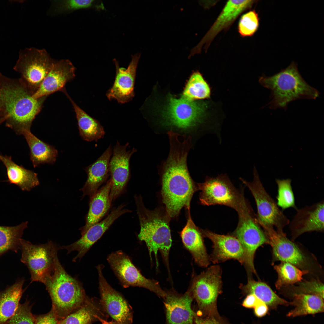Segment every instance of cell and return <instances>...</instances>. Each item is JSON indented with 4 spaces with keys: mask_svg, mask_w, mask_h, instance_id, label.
Returning <instances> with one entry per match:
<instances>
[{
    "mask_svg": "<svg viewBox=\"0 0 324 324\" xmlns=\"http://www.w3.org/2000/svg\"><path fill=\"white\" fill-rule=\"evenodd\" d=\"M170 143L169 154L162 170L161 194L171 219L178 216L183 207L190 209L193 196L198 189L190 176L187 163L191 143L177 138L171 139Z\"/></svg>",
    "mask_w": 324,
    "mask_h": 324,
    "instance_id": "obj_1",
    "label": "cell"
},
{
    "mask_svg": "<svg viewBox=\"0 0 324 324\" xmlns=\"http://www.w3.org/2000/svg\"><path fill=\"white\" fill-rule=\"evenodd\" d=\"M33 94L20 78H10L0 73V124L5 122L19 135L30 130L46 98H36Z\"/></svg>",
    "mask_w": 324,
    "mask_h": 324,
    "instance_id": "obj_2",
    "label": "cell"
},
{
    "mask_svg": "<svg viewBox=\"0 0 324 324\" xmlns=\"http://www.w3.org/2000/svg\"><path fill=\"white\" fill-rule=\"evenodd\" d=\"M134 198L140 228L138 238L146 244L151 261L152 254H154L157 268L159 265L157 254L159 251L168 269L169 254L172 243L170 227L171 219L165 207L151 210L145 207L141 196L135 195Z\"/></svg>",
    "mask_w": 324,
    "mask_h": 324,
    "instance_id": "obj_3",
    "label": "cell"
},
{
    "mask_svg": "<svg viewBox=\"0 0 324 324\" xmlns=\"http://www.w3.org/2000/svg\"><path fill=\"white\" fill-rule=\"evenodd\" d=\"M259 82L271 92L269 107L286 110L288 104L299 99H315L319 95L318 91L309 85L303 78L297 65L292 62L287 68L273 76L263 75Z\"/></svg>",
    "mask_w": 324,
    "mask_h": 324,
    "instance_id": "obj_4",
    "label": "cell"
},
{
    "mask_svg": "<svg viewBox=\"0 0 324 324\" xmlns=\"http://www.w3.org/2000/svg\"><path fill=\"white\" fill-rule=\"evenodd\" d=\"M44 284L59 320L81 306L87 297L82 284L66 271L58 258L54 273Z\"/></svg>",
    "mask_w": 324,
    "mask_h": 324,
    "instance_id": "obj_5",
    "label": "cell"
},
{
    "mask_svg": "<svg viewBox=\"0 0 324 324\" xmlns=\"http://www.w3.org/2000/svg\"><path fill=\"white\" fill-rule=\"evenodd\" d=\"M197 185L201 191L199 199L202 205L225 206L235 209L238 214L250 206L242 192L234 186L226 174L215 177L207 176L204 182Z\"/></svg>",
    "mask_w": 324,
    "mask_h": 324,
    "instance_id": "obj_6",
    "label": "cell"
},
{
    "mask_svg": "<svg viewBox=\"0 0 324 324\" xmlns=\"http://www.w3.org/2000/svg\"><path fill=\"white\" fill-rule=\"evenodd\" d=\"M60 247L51 241L44 244H33L21 239V260L29 270L31 282L38 281L44 284L52 275L58 258L57 252Z\"/></svg>",
    "mask_w": 324,
    "mask_h": 324,
    "instance_id": "obj_7",
    "label": "cell"
},
{
    "mask_svg": "<svg viewBox=\"0 0 324 324\" xmlns=\"http://www.w3.org/2000/svg\"><path fill=\"white\" fill-rule=\"evenodd\" d=\"M55 61L45 49L26 48L20 51L14 69L20 74V79L34 94Z\"/></svg>",
    "mask_w": 324,
    "mask_h": 324,
    "instance_id": "obj_8",
    "label": "cell"
},
{
    "mask_svg": "<svg viewBox=\"0 0 324 324\" xmlns=\"http://www.w3.org/2000/svg\"><path fill=\"white\" fill-rule=\"evenodd\" d=\"M253 174L252 182H248L241 178H239L248 188L254 198L256 205V217L258 223L261 227H274L278 232L285 234L284 229L289 224V220L266 190L255 167L254 168Z\"/></svg>",
    "mask_w": 324,
    "mask_h": 324,
    "instance_id": "obj_9",
    "label": "cell"
},
{
    "mask_svg": "<svg viewBox=\"0 0 324 324\" xmlns=\"http://www.w3.org/2000/svg\"><path fill=\"white\" fill-rule=\"evenodd\" d=\"M238 214V225L232 235L238 239L244 249V265L248 271L256 274L254 264L255 253L259 247L268 244V240L251 207Z\"/></svg>",
    "mask_w": 324,
    "mask_h": 324,
    "instance_id": "obj_10",
    "label": "cell"
},
{
    "mask_svg": "<svg viewBox=\"0 0 324 324\" xmlns=\"http://www.w3.org/2000/svg\"><path fill=\"white\" fill-rule=\"evenodd\" d=\"M221 274L219 266H211L195 276L188 289L200 310L210 316L216 312L217 299L221 291Z\"/></svg>",
    "mask_w": 324,
    "mask_h": 324,
    "instance_id": "obj_11",
    "label": "cell"
},
{
    "mask_svg": "<svg viewBox=\"0 0 324 324\" xmlns=\"http://www.w3.org/2000/svg\"><path fill=\"white\" fill-rule=\"evenodd\" d=\"M107 260L111 268L124 288L130 286L144 288L164 299L166 293L158 281L147 278L133 263L127 254L121 250L108 255Z\"/></svg>",
    "mask_w": 324,
    "mask_h": 324,
    "instance_id": "obj_12",
    "label": "cell"
},
{
    "mask_svg": "<svg viewBox=\"0 0 324 324\" xmlns=\"http://www.w3.org/2000/svg\"><path fill=\"white\" fill-rule=\"evenodd\" d=\"M204 108L202 103L183 96L171 97L163 113L164 123L180 130L190 129L202 121Z\"/></svg>",
    "mask_w": 324,
    "mask_h": 324,
    "instance_id": "obj_13",
    "label": "cell"
},
{
    "mask_svg": "<svg viewBox=\"0 0 324 324\" xmlns=\"http://www.w3.org/2000/svg\"><path fill=\"white\" fill-rule=\"evenodd\" d=\"M103 265L96 267L98 272L100 302L103 309L112 320L124 324H132V307L122 295L107 282L102 272Z\"/></svg>",
    "mask_w": 324,
    "mask_h": 324,
    "instance_id": "obj_14",
    "label": "cell"
},
{
    "mask_svg": "<svg viewBox=\"0 0 324 324\" xmlns=\"http://www.w3.org/2000/svg\"><path fill=\"white\" fill-rule=\"evenodd\" d=\"M256 2L254 0H229L226 3L221 12L209 30L199 43L190 51V58L201 53L203 45L205 52L217 35L223 30L229 28L238 17L243 12L251 8Z\"/></svg>",
    "mask_w": 324,
    "mask_h": 324,
    "instance_id": "obj_15",
    "label": "cell"
},
{
    "mask_svg": "<svg viewBox=\"0 0 324 324\" xmlns=\"http://www.w3.org/2000/svg\"><path fill=\"white\" fill-rule=\"evenodd\" d=\"M128 142L122 145L117 141L114 147L109 164L111 186L110 197L112 202L122 194L130 176V161L136 150H128Z\"/></svg>",
    "mask_w": 324,
    "mask_h": 324,
    "instance_id": "obj_16",
    "label": "cell"
},
{
    "mask_svg": "<svg viewBox=\"0 0 324 324\" xmlns=\"http://www.w3.org/2000/svg\"><path fill=\"white\" fill-rule=\"evenodd\" d=\"M125 206L122 204L113 209L103 220L93 225L81 234L79 239L70 245L60 247V249H66L67 254L73 251L78 252L73 258V262H75L77 259H81L117 218L124 214L132 212L124 208Z\"/></svg>",
    "mask_w": 324,
    "mask_h": 324,
    "instance_id": "obj_17",
    "label": "cell"
},
{
    "mask_svg": "<svg viewBox=\"0 0 324 324\" xmlns=\"http://www.w3.org/2000/svg\"><path fill=\"white\" fill-rule=\"evenodd\" d=\"M141 54L132 55V60L127 69L119 66L118 61L113 59L116 68L113 85L106 95L110 100L113 99L123 104L131 100L134 96V88L137 64Z\"/></svg>",
    "mask_w": 324,
    "mask_h": 324,
    "instance_id": "obj_18",
    "label": "cell"
},
{
    "mask_svg": "<svg viewBox=\"0 0 324 324\" xmlns=\"http://www.w3.org/2000/svg\"><path fill=\"white\" fill-rule=\"evenodd\" d=\"M203 237L210 240L213 244V251L209 257L214 264L235 259L244 264L245 255L244 249L238 239L232 235H220L208 230L200 229Z\"/></svg>",
    "mask_w": 324,
    "mask_h": 324,
    "instance_id": "obj_19",
    "label": "cell"
},
{
    "mask_svg": "<svg viewBox=\"0 0 324 324\" xmlns=\"http://www.w3.org/2000/svg\"><path fill=\"white\" fill-rule=\"evenodd\" d=\"M324 205L322 200L296 210L295 215L289 223L293 240L307 232H323Z\"/></svg>",
    "mask_w": 324,
    "mask_h": 324,
    "instance_id": "obj_20",
    "label": "cell"
},
{
    "mask_svg": "<svg viewBox=\"0 0 324 324\" xmlns=\"http://www.w3.org/2000/svg\"><path fill=\"white\" fill-rule=\"evenodd\" d=\"M75 67L69 60L55 61L33 96L38 98L57 91L63 92L67 83L75 77Z\"/></svg>",
    "mask_w": 324,
    "mask_h": 324,
    "instance_id": "obj_21",
    "label": "cell"
},
{
    "mask_svg": "<svg viewBox=\"0 0 324 324\" xmlns=\"http://www.w3.org/2000/svg\"><path fill=\"white\" fill-rule=\"evenodd\" d=\"M262 228L268 239V244L272 248L276 260L303 267L305 263L304 256L297 246L286 237V234L279 233L273 227L263 226Z\"/></svg>",
    "mask_w": 324,
    "mask_h": 324,
    "instance_id": "obj_22",
    "label": "cell"
},
{
    "mask_svg": "<svg viewBox=\"0 0 324 324\" xmlns=\"http://www.w3.org/2000/svg\"><path fill=\"white\" fill-rule=\"evenodd\" d=\"M164 299L167 324H193L195 313L191 304L193 298L189 289L183 294L173 290L166 291Z\"/></svg>",
    "mask_w": 324,
    "mask_h": 324,
    "instance_id": "obj_23",
    "label": "cell"
},
{
    "mask_svg": "<svg viewBox=\"0 0 324 324\" xmlns=\"http://www.w3.org/2000/svg\"><path fill=\"white\" fill-rule=\"evenodd\" d=\"M186 224L180 232L183 243L200 266L206 267L210 263L209 257L205 247L200 229L195 224L188 210Z\"/></svg>",
    "mask_w": 324,
    "mask_h": 324,
    "instance_id": "obj_24",
    "label": "cell"
},
{
    "mask_svg": "<svg viewBox=\"0 0 324 324\" xmlns=\"http://www.w3.org/2000/svg\"><path fill=\"white\" fill-rule=\"evenodd\" d=\"M112 154L110 145L95 161L85 168L87 178L80 189L83 193L82 197L86 196L91 197L106 182L110 175L109 164Z\"/></svg>",
    "mask_w": 324,
    "mask_h": 324,
    "instance_id": "obj_25",
    "label": "cell"
},
{
    "mask_svg": "<svg viewBox=\"0 0 324 324\" xmlns=\"http://www.w3.org/2000/svg\"><path fill=\"white\" fill-rule=\"evenodd\" d=\"M111 186L110 179L105 185L90 197L85 224L80 229L81 235L91 226L99 222L110 209L112 202L110 197Z\"/></svg>",
    "mask_w": 324,
    "mask_h": 324,
    "instance_id": "obj_26",
    "label": "cell"
},
{
    "mask_svg": "<svg viewBox=\"0 0 324 324\" xmlns=\"http://www.w3.org/2000/svg\"><path fill=\"white\" fill-rule=\"evenodd\" d=\"M99 316L107 320L109 316L105 312L99 299L87 296L83 304L64 318L58 324H87L98 321Z\"/></svg>",
    "mask_w": 324,
    "mask_h": 324,
    "instance_id": "obj_27",
    "label": "cell"
},
{
    "mask_svg": "<svg viewBox=\"0 0 324 324\" xmlns=\"http://www.w3.org/2000/svg\"><path fill=\"white\" fill-rule=\"evenodd\" d=\"M0 160L5 166L8 182L17 186L23 191H29L39 184L37 174L16 164L11 156L0 154Z\"/></svg>",
    "mask_w": 324,
    "mask_h": 324,
    "instance_id": "obj_28",
    "label": "cell"
},
{
    "mask_svg": "<svg viewBox=\"0 0 324 324\" xmlns=\"http://www.w3.org/2000/svg\"><path fill=\"white\" fill-rule=\"evenodd\" d=\"M63 92L73 105L77 121L79 134L82 138L88 142H97L103 138L105 131L100 122L78 106L70 97L66 90Z\"/></svg>",
    "mask_w": 324,
    "mask_h": 324,
    "instance_id": "obj_29",
    "label": "cell"
},
{
    "mask_svg": "<svg viewBox=\"0 0 324 324\" xmlns=\"http://www.w3.org/2000/svg\"><path fill=\"white\" fill-rule=\"evenodd\" d=\"M22 135L29 148L30 159L34 168L41 164L55 163L58 152L54 147L38 138L31 130L25 131Z\"/></svg>",
    "mask_w": 324,
    "mask_h": 324,
    "instance_id": "obj_30",
    "label": "cell"
},
{
    "mask_svg": "<svg viewBox=\"0 0 324 324\" xmlns=\"http://www.w3.org/2000/svg\"><path fill=\"white\" fill-rule=\"evenodd\" d=\"M24 280L17 281L5 290L0 291V324H4L14 315L22 296Z\"/></svg>",
    "mask_w": 324,
    "mask_h": 324,
    "instance_id": "obj_31",
    "label": "cell"
},
{
    "mask_svg": "<svg viewBox=\"0 0 324 324\" xmlns=\"http://www.w3.org/2000/svg\"><path fill=\"white\" fill-rule=\"evenodd\" d=\"M323 298L319 296L303 293L294 294L290 305L294 308L286 316L289 317L314 314L324 312Z\"/></svg>",
    "mask_w": 324,
    "mask_h": 324,
    "instance_id": "obj_32",
    "label": "cell"
},
{
    "mask_svg": "<svg viewBox=\"0 0 324 324\" xmlns=\"http://www.w3.org/2000/svg\"><path fill=\"white\" fill-rule=\"evenodd\" d=\"M240 288L245 293L254 295L272 309H276L280 305H290V302L279 296L264 282L249 278L247 283L240 285Z\"/></svg>",
    "mask_w": 324,
    "mask_h": 324,
    "instance_id": "obj_33",
    "label": "cell"
},
{
    "mask_svg": "<svg viewBox=\"0 0 324 324\" xmlns=\"http://www.w3.org/2000/svg\"><path fill=\"white\" fill-rule=\"evenodd\" d=\"M27 224L26 221L14 226H0V255L10 250L17 251Z\"/></svg>",
    "mask_w": 324,
    "mask_h": 324,
    "instance_id": "obj_34",
    "label": "cell"
},
{
    "mask_svg": "<svg viewBox=\"0 0 324 324\" xmlns=\"http://www.w3.org/2000/svg\"><path fill=\"white\" fill-rule=\"evenodd\" d=\"M274 268L278 274V278L275 283L276 288L278 290L284 286L301 281L303 276L308 273L307 270H300L292 264L284 262H281L279 264L275 265Z\"/></svg>",
    "mask_w": 324,
    "mask_h": 324,
    "instance_id": "obj_35",
    "label": "cell"
},
{
    "mask_svg": "<svg viewBox=\"0 0 324 324\" xmlns=\"http://www.w3.org/2000/svg\"><path fill=\"white\" fill-rule=\"evenodd\" d=\"M209 87L201 74L194 73L188 81L183 92V97L190 100L204 99L210 96Z\"/></svg>",
    "mask_w": 324,
    "mask_h": 324,
    "instance_id": "obj_36",
    "label": "cell"
},
{
    "mask_svg": "<svg viewBox=\"0 0 324 324\" xmlns=\"http://www.w3.org/2000/svg\"><path fill=\"white\" fill-rule=\"evenodd\" d=\"M93 0H51L47 14L50 16L66 14L77 10L92 6Z\"/></svg>",
    "mask_w": 324,
    "mask_h": 324,
    "instance_id": "obj_37",
    "label": "cell"
},
{
    "mask_svg": "<svg viewBox=\"0 0 324 324\" xmlns=\"http://www.w3.org/2000/svg\"><path fill=\"white\" fill-rule=\"evenodd\" d=\"M278 185V195L276 202L278 206L283 209L293 208L297 209L295 203L294 196L290 179H276Z\"/></svg>",
    "mask_w": 324,
    "mask_h": 324,
    "instance_id": "obj_38",
    "label": "cell"
},
{
    "mask_svg": "<svg viewBox=\"0 0 324 324\" xmlns=\"http://www.w3.org/2000/svg\"><path fill=\"white\" fill-rule=\"evenodd\" d=\"M259 18L254 10H250L241 17L238 25V31L242 37L253 36L257 31L259 25Z\"/></svg>",
    "mask_w": 324,
    "mask_h": 324,
    "instance_id": "obj_39",
    "label": "cell"
},
{
    "mask_svg": "<svg viewBox=\"0 0 324 324\" xmlns=\"http://www.w3.org/2000/svg\"><path fill=\"white\" fill-rule=\"evenodd\" d=\"M8 324H35V317L31 312L28 302L20 304L14 315L9 320Z\"/></svg>",
    "mask_w": 324,
    "mask_h": 324,
    "instance_id": "obj_40",
    "label": "cell"
},
{
    "mask_svg": "<svg viewBox=\"0 0 324 324\" xmlns=\"http://www.w3.org/2000/svg\"><path fill=\"white\" fill-rule=\"evenodd\" d=\"M294 294L315 295L324 298V285L320 281L314 280L301 283L295 289Z\"/></svg>",
    "mask_w": 324,
    "mask_h": 324,
    "instance_id": "obj_41",
    "label": "cell"
},
{
    "mask_svg": "<svg viewBox=\"0 0 324 324\" xmlns=\"http://www.w3.org/2000/svg\"><path fill=\"white\" fill-rule=\"evenodd\" d=\"M35 324H58L59 320L53 310L42 315L34 316Z\"/></svg>",
    "mask_w": 324,
    "mask_h": 324,
    "instance_id": "obj_42",
    "label": "cell"
},
{
    "mask_svg": "<svg viewBox=\"0 0 324 324\" xmlns=\"http://www.w3.org/2000/svg\"><path fill=\"white\" fill-rule=\"evenodd\" d=\"M253 294H249L243 301L242 305L248 308H254L260 301Z\"/></svg>",
    "mask_w": 324,
    "mask_h": 324,
    "instance_id": "obj_43",
    "label": "cell"
},
{
    "mask_svg": "<svg viewBox=\"0 0 324 324\" xmlns=\"http://www.w3.org/2000/svg\"><path fill=\"white\" fill-rule=\"evenodd\" d=\"M194 318L195 324H223L213 316L203 318L198 316L195 314Z\"/></svg>",
    "mask_w": 324,
    "mask_h": 324,
    "instance_id": "obj_44",
    "label": "cell"
},
{
    "mask_svg": "<svg viewBox=\"0 0 324 324\" xmlns=\"http://www.w3.org/2000/svg\"><path fill=\"white\" fill-rule=\"evenodd\" d=\"M254 308L255 314L258 317L264 316L267 314L268 310V306L261 300Z\"/></svg>",
    "mask_w": 324,
    "mask_h": 324,
    "instance_id": "obj_45",
    "label": "cell"
},
{
    "mask_svg": "<svg viewBox=\"0 0 324 324\" xmlns=\"http://www.w3.org/2000/svg\"><path fill=\"white\" fill-rule=\"evenodd\" d=\"M97 318L98 321L100 322L102 324H124L113 320L112 321H107V320L103 319L99 316H98Z\"/></svg>",
    "mask_w": 324,
    "mask_h": 324,
    "instance_id": "obj_46",
    "label": "cell"
},
{
    "mask_svg": "<svg viewBox=\"0 0 324 324\" xmlns=\"http://www.w3.org/2000/svg\"><path fill=\"white\" fill-rule=\"evenodd\" d=\"M92 324V323H88V324Z\"/></svg>",
    "mask_w": 324,
    "mask_h": 324,
    "instance_id": "obj_47",
    "label": "cell"
}]
</instances>
